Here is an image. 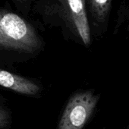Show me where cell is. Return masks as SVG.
Returning a JSON list of instances; mask_svg holds the SVG:
<instances>
[{"instance_id": "6", "label": "cell", "mask_w": 129, "mask_h": 129, "mask_svg": "<svg viewBox=\"0 0 129 129\" xmlns=\"http://www.w3.org/2000/svg\"><path fill=\"white\" fill-rule=\"evenodd\" d=\"M121 28H124L129 39V4L122 2L117 11V18L115 34Z\"/></svg>"}, {"instance_id": "5", "label": "cell", "mask_w": 129, "mask_h": 129, "mask_svg": "<svg viewBox=\"0 0 129 129\" xmlns=\"http://www.w3.org/2000/svg\"><path fill=\"white\" fill-rule=\"evenodd\" d=\"M87 3L93 24L105 30L109 22L112 0H87Z\"/></svg>"}, {"instance_id": "4", "label": "cell", "mask_w": 129, "mask_h": 129, "mask_svg": "<svg viewBox=\"0 0 129 129\" xmlns=\"http://www.w3.org/2000/svg\"><path fill=\"white\" fill-rule=\"evenodd\" d=\"M0 86L29 96L36 95L40 91L39 86L33 81L3 69H0Z\"/></svg>"}, {"instance_id": "2", "label": "cell", "mask_w": 129, "mask_h": 129, "mask_svg": "<svg viewBox=\"0 0 129 129\" xmlns=\"http://www.w3.org/2000/svg\"><path fill=\"white\" fill-rule=\"evenodd\" d=\"M100 96L91 90L75 93L69 100L58 129H82L93 113Z\"/></svg>"}, {"instance_id": "7", "label": "cell", "mask_w": 129, "mask_h": 129, "mask_svg": "<svg viewBox=\"0 0 129 129\" xmlns=\"http://www.w3.org/2000/svg\"><path fill=\"white\" fill-rule=\"evenodd\" d=\"M9 119V115L8 111H6V109H5L2 106H0V129H3L7 125Z\"/></svg>"}, {"instance_id": "3", "label": "cell", "mask_w": 129, "mask_h": 129, "mask_svg": "<svg viewBox=\"0 0 129 129\" xmlns=\"http://www.w3.org/2000/svg\"><path fill=\"white\" fill-rule=\"evenodd\" d=\"M55 10L78 36L82 43L90 46L91 33L85 0H56Z\"/></svg>"}, {"instance_id": "1", "label": "cell", "mask_w": 129, "mask_h": 129, "mask_svg": "<svg viewBox=\"0 0 129 129\" xmlns=\"http://www.w3.org/2000/svg\"><path fill=\"white\" fill-rule=\"evenodd\" d=\"M34 28L17 14L0 11V46L24 52H33L40 46Z\"/></svg>"}]
</instances>
